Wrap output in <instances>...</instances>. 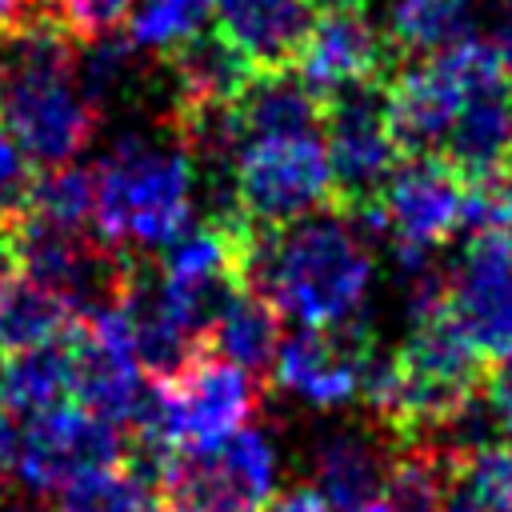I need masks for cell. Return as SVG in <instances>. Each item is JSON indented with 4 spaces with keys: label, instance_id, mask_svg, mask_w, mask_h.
Instances as JSON below:
<instances>
[{
    "label": "cell",
    "instance_id": "obj_1",
    "mask_svg": "<svg viewBox=\"0 0 512 512\" xmlns=\"http://www.w3.org/2000/svg\"><path fill=\"white\" fill-rule=\"evenodd\" d=\"M72 44L48 4L0 28V128L40 168L72 164L100 128L76 84Z\"/></svg>",
    "mask_w": 512,
    "mask_h": 512
},
{
    "label": "cell",
    "instance_id": "obj_2",
    "mask_svg": "<svg viewBox=\"0 0 512 512\" xmlns=\"http://www.w3.org/2000/svg\"><path fill=\"white\" fill-rule=\"evenodd\" d=\"M372 276V256L348 216L336 208L308 212L276 232H256L248 288L264 292L280 316L304 328L352 324Z\"/></svg>",
    "mask_w": 512,
    "mask_h": 512
},
{
    "label": "cell",
    "instance_id": "obj_3",
    "mask_svg": "<svg viewBox=\"0 0 512 512\" xmlns=\"http://www.w3.org/2000/svg\"><path fill=\"white\" fill-rule=\"evenodd\" d=\"M92 232L120 248H164L192 220L196 164L168 124L120 136L92 168Z\"/></svg>",
    "mask_w": 512,
    "mask_h": 512
},
{
    "label": "cell",
    "instance_id": "obj_4",
    "mask_svg": "<svg viewBox=\"0 0 512 512\" xmlns=\"http://www.w3.org/2000/svg\"><path fill=\"white\" fill-rule=\"evenodd\" d=\"M384 84L388 80H368L324 96L320 120L332 208L368 232H376V200L400 164V148L388 132Z\"/></svg>",
    "mask_w": 512,
    "mask_h": 512
},
{
    "label": "cell",
    "instance_id": "obj_5",
    "mask_svg": "<svg viewBox=\"0 0 512 512\" xmlns=\"http://www.w3.org/2000/svg\"><path fill=\"white\" fill-rule=\"evenodd\" d=\"M272 472V448L256 428L176 448L156 476L160 512H260L272 496Z\"/></svg>",
    "mask_w": 512,
    "mask_h": 512
},
{
    "label": "cell",
    "instance_id": "obj_6",
    "mask_svg": "<svg viewBox=\"0 0 512 512\" xmlns=\"http://www.w3.org/2000/svg\"><path fill=\"white\" fill-rule=\"evenodd\" d=\"M232 196L252 232H276L308 212L332 208L324 140L284 136L244 144L232 168Z\"/></svg>",
    "mask_w": 512,
    "mask_h": 512
},
{
    "label": "cell",
    "instance_id": "obj_7",
    "mask_svg": "<svg viewBox=\"0 0 512 512\" xmlns=\"http://www.w3.org/2000/svg\"><path fill=\"white\" fill-rule=\"evenodd\" d=\"M464 192L468 180L444 156H400L376 200V232L388 236L408 272L460 232Z\"/></svg>",
    "mask_w": 512,
    "mask_h": 512
},
{
    "label": "cell",
    "instance_id": "obj_8",
    "mask_svg": "<svg viewBox=\"0 0 512 512\" xmlns=\"http://www.w3.org/2000/svg\"><path fill=\"white\" fill-rule=\"evenodd\" d=\"M152 388L172 448H204L248 428V416L264 396L256 376L216 356L212 348H200L176 376L152 380Z\"/></svg>",
    "mask_w": 512,
    "mask_h": 512
},
{
    "label": "cell",
    "instance_id": "obj_9",
    "mask_svg": "<svg viewBox=\"0 0 512 512\" xmlns=\"http://www.w3.org/2000/svg\"><path fill=\"white\" fill-rule=\"evenodd\" d=\"M116 460H124V432L104 416L68 400V404L20 416V436H16L8 472H16L24 484L40 492H52Z\"/></svg>",
    "mask_w": 512,
    "mask_h": 512
},
{
    "label": "cell",
    "instance_id": "obj_10",
    "mask_svg": "<svg viewBox=\"0 0 512 512\" xmlns=\"http://www.w3.org/2000/svg\"><path fill=\"white\" fill-rule=\"evenodd\" d=\"M444 300L460 332L488 360L512 348V232H468L456 268L444 272Z\"/></svg>",
    "mask_w": 512,
    "mask_h": 512
},
{
    "label": "cell",
    "instance_id": "obj_11",
    "mask_svg": "<svg viewBox=\"0 0 512 512\" xmlns=\"http://www.w3.org/2000/svg\"><path fill=\"white\" fill-rule=\"evenodd\" d=\"M400 64L388 32L368 16V0H320L316 28L300 56V80L324 100L340 88L388 80Z\"/></svg>",
    "mask_w": 512,
    "mask_h": 512
},
{
    "label": "cell",
    "instance_id": "obj_12",
    "mask_svg": "<svg viewBox=\"0 0 512 512\" xmlns=\"http://www.w3.org/2000/svg\"><path fill=\"white\" fill-rule=\"evenodd\" d=\"M384 108L400 156H440L460 108V88L440 52L400 60L384 84Z\"/></svg>",
    "mask_w": 512,
    "mask_h": 512
},
{
    "label": "cell",
    "instance_id": "obj_13",
    "mask_svg": "<svg viewBox=\"0 0 512 512\" xmlns=\"http://www.w3.org/2000/svg\"><path fill=\"white\" fill-rule=\"evenodd\" d=\"M368 352H372L368 332L356 320L340 324V328H304L300 324V332L280 340L272 380L320 408H336L356 396L360 364Z\"/></svg>",
    "mask_w": 512,
    "mask_h": 512
},
{
    "label": "cell",
    "instance_id": "obj_14",
    "mask_svg": "<svg viewBox=\"0 0 512 512\" xmlns=\"http://www.w3.org/2000/svg\"><path fill=\"white\" fill-rule=\"evenodd\" d=\"M220 36L252 72H292L316 28L320 0H212Z\"/></svg>",
    "mask_w": 512,
    "mask_h": 512
},
{
    "label": "cell",
    "instance_id": "obj_15",
    "mask_svg": "<svg viewBox=\"0 0 512 512\" xmlns=\"http://www.w3.org/2000/svg\"><path fill=\"white\" fill-rule=\"evenodd\" d=\"M156 60H160L164 88H168V108L160 116L228 108L244 92V84L252 80V68L220 36V28H200L188 40L160 52Z\"/></svg>",
    "mask_w": 512,
    "mask_h": 512
},
{
    "label": "cell",
    "instance_id": "obj_16",
    "mask_svg": "<svg viewBox=\"0 0 512 512\" xmlns=\"http://www.w3.org/2000/svg\"><path fill=\"white\" fill-rule=\"evenodd\" d=\"M232 120H236L240 144L320 136L324 100L292 72H252L244 92L232 100Z\"/></svg>",
    "mask_w": 512,
    "mask_h": 512
},
{
    "label": "cell",
    "instance_id": "obj_17",
    "mask_svg": "<svg viewBox=\"0 0 512 512\" xmlns=\"http://www.w3.org/2000/svg\"><path fill=\"white\" fill-rule=\"evenodd\" d=\"M280 340H284V316L256 288H240L224 304L216 324L208 328V348L216 356L232 360L236 368H244L248 376H256L260 384L272 380V364H276Z\"/></svg>",
    "mask_w": 512,
    "mask_h": 512
},
{
    "label": "cell",
    "instance_id": "obj_18",
    "mask_svg": "<svg viewBox=\"0 0 512 512\" xmlns=\"http://www.w3.org/2000/svg\"><path fill=\"white\" fill-rule=\"evenodd\" d=\"M72 400V340L68 328L44 344L8 352L0 364V404L32 416Z\"/></svg>",
    "mask_w": 512,
    "mask_h": 512
},
{
    "label": "cell",
    "instance_id": "obj_19",
    "mask_svg": "<svg viewBox=\"0 0 512 512\" xmlns=\"http://www.w3.org/2000/svg\"><path fill=\"white\" fill-rule=\"evenodd\" d=\"M316 476H320V496L328 508L336 512H356L364 504H372L384 488L388 476V460L384 452L360 436V432H340L332 436L320 456H316Z\"/></svg>",
    "mask_w": 512,
    "mask_h": 512
},
{
    "label": "cell",
    "instance_id": "obj_20",
    "mask_svg": "<svg viewBox=\"0 0 512 512\" xmlns=\"http://www.w3.org/2000/svg\"><path fill=\"white\" fill-rule=\"evenodd\" d=\"M56 512H160L156 480L128 456L56 488Z\"/></svg>",
    "mask_w": 512,
    "mask_h": 512
},
{
    "label": "cell",
    "instance_id": "obj_21",
    "mask_svg": "<svg viewBox=\"0 0 512 512\" xmlns=\"http://www.w3.org/2000/svg\"><path fill=\"white\" fill-rule=\"evenodd\" d=\"M452 456H440L432 444H408L388 460L380 488V512H444Z\"/></svg>",
    "mask_w": 512,
    "mask_h": 512
},
{
    "label": "cell",
    "instance_id": "obj_22",
    "mask_svg": "<svg viewBox=\"0 0 512 512\" xmlns=\"http://www.w3.org/2000/svg\"><path fill=\"white\" fill-rule=\"evenodd\" d=\"M20 216L52 224V228H88L92 224V172L80 168L76 160L36 172Z\"/></svg>",
    "mask_w": 512,
    "mask_h": 512
},
{
    "label": "cell",
    "instance_id": "obj_23",
    "mask_svg": "<svg viewBox=\"0 0 512 512\" xmlns=\"http://www.w3.org/2000/svg\"><path fill=\"white\" fill-rule=\"evenodd\" d=\"M212 16V0H140L128 12V40L140 52H168L172 44L188 40Z\"/></svg>",
    "mask_w": 512,
    "mask_h": 512
},
{
    "label": "cell",
    "instance_id": "obj_24",
    "mask_svg": "<svg viewBox=\"0 0 512 512\" xmlns=\"http://www.w3.org/2000/svg\"><path fill=\"white\" fill-rule=\"evenodd\" d=\"M452 472L468 484L484 512H512V436L452 452Z\"/></svg>",
    "mask_w": 512,
    "mask_h": 512
},
{
    "label": "cell",
    "instance_id": "obj_25",
    "mask_svg": "<svg viewBox=\"0 0 512 512\" xmlns=\"http://www.w3.org/2000/svg\"><path fill=\"white\" fill-rule=\"evenodd\" d=\"M52 16L64 24V32L80 44L116 36V28L128 20L136 0H44Z\"/></svg>",
    "mask_w": 512,
    "mask_h": 512
},
{
    "label": "cell",
    "instance_id": "obj_26",
    "mask_svg": "<svg viewBox=\"0 0 512 512\" xmlns=\"http://www.w3.org/2000/svg\"><path fill=\"white\" fill-rule=\"evenodd\" d=\"M32 160L20 152V144L0 128V224L8 228L12 220H20L28 188H32Z\"/></svg>",
    "mask_w": 512,
    "mask_h": 512
},
{
    "label": "cell",
    "instance_id": "obj_27",
    "mask_svg": "<svg viewBox=\"0 0 512 512\" xmlns=\"http://www.w3.org/2000/svg\"><path fill=\"white\" fill-rule=\"evenodd\" d=\"M480 400H484V412L512 436V348L484 360Z\"/></svg>",
    "mask_w": 512,
    "mask_h": 512
},
{
    "label": "cell",
    "instance_id": "obj_28",
    "mask_svg": "<svg viewBox=\"0 0 512 512\" xmlns=\"http://www.w3.org/2000/svg\"><path fill=\"white\" fill-rule=\"evenodd\" d=\"M260 512H328V504L316 488H292L284 496H268V504Z\"/></svg>",
    "mask_w": 512,
    "mask_h": 512
},
{
    "label": "cell",
    "instance_id": "obj_29",
    "mask_svg": "<svg viewBox=\"0 0 512 512\" xmlns=\"http://www.w3.org/2000/svg\"><path fill=\"white\" fill-rule=\"evenodd\" d=\"M444 512H484L480 504H476V496L468 492V484L456 476V472H448V492H444Z\"/></svg>",
    "mask_w": 512,
    "mask_h": 512
},
{
    "label": "cell",
    "instance_id": "obj_30",
    "mask_svg": "<svg viewBox=\"0 0 512 512\" xmlns=\"http://www.w3.org/2000/svg\"><path fill=\"white\" fill-rule=\"evenodd\" d=\"M44 0H0V28H8V24H16V20H24L32 8H40Z\"/></svg>",
    "mask_w": 512,
    "mask_h": 512
},
{
    "label": "cell",
    "instance_id": "obj_31",
    "mask_svg": "<svg viewBox=\"0 0 512 512\" xmlns=\"http://www.w3.org/2000/svg\"><path fill=\"white\" fill-rule=\"evenodd\" d=\"M496 52H500V64H504V72H508V80H512V16H508V24H504L500 36H496Z\"/></svg>",
    "mask_w": 512,
    "mask_h": 512
},
{
    "label": "cell",
    "instance_id": "obj_32",
    "mask_svg": "<svg viewBox=\"0 0 512 512\" xmlns=\"http://www.w3.org/2000/svg\"><path fill=\"white\" fill-rule=\"evenodd\" d=\"M0 496H4V468H0Z\"/></svg>",
    "mask_w": 512,
    "mask_h": 512
},
{
    "label": "cell",
    "instance_id": "obj_33",
    "mask_svg": "<svg viewBox=\"0 0 512 512\" xmlns=\"http://www.w3.org/2000/svg\"><path fill=\"white\" fill-rule=\"evenodd\" d=\"M508 172H512V148H508Z\"/></svg>",
    "mask_w": 512,
    "mask_h": 512
},
{
    "label": "cell",
    "instance_id": "obj_34",
    "mask_svg": "<svg viewBox=\"0 0 512 512\" xmlns=\"http://www.w3.org/2000/svg\"><path fill=\"white\" fill-rule=\"evenodd\" d=\"M0 244H4V224H0Z\"/></svg>",
    "mask_w": 512,
    "mask_h": 512
},
{
    "label": "cell",
    "instance_id": "obj_35",
    "mask_svg": "<svg viewBox=\"0 0 512 512\" xmlns=\"http://www.w3.org/2000/svg\"><path fill=\"white\" fill-rule=\"evenodd\" d=\"M0 364H4V352H0Z\"/></svg>",
    "mask_w": 512,
    "mask_h": 512
}]
</instances>
